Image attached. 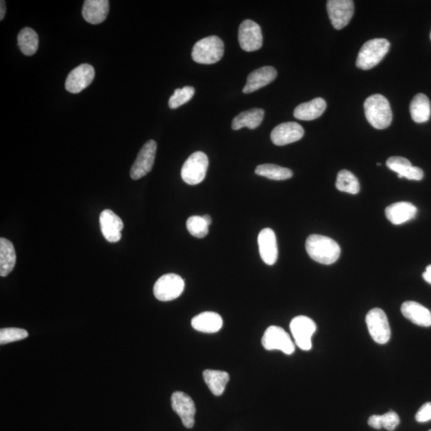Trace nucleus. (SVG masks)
<instances>
[{
	"label": "nucleus",
	"instance_id": "25",
	"mask_svg": "<svg viewBox=\"0 0 431 431\" xmlns=\"http://www.w3.org/2000/svg\"><path fill=\"white\" fill-rule=\"evenodd\" d=\"M264 117V110L259 108L244 111L232 120V129L238 130L247 127L254 130L260 127Z\"/></svg>",
	"mask_w": 431,
	"mask_h": 431
},
{
	"label": "nucleus",
	"instance_id": "35",
	"mask_svg": "<svg viewBox=\"0 0 431 431\" xmlns=\"http://www.w3.org/2000/svg\"><path fill=\"white\" fill-rule=\"evenodd\" d=\"M29 334L26 330L18 328H2L0 330V345H7V343L23 341L28 336Z\"/></svg>",
	"mask_w": 431,
	"mask_h": 431
},
{
	"label": "nucleus",
	"instance_id": "27",
	"mask_svg": "<svg viewBox=\"0 0 431 431\" xmlns=\"http://www.w3.org/2000/svg\"><path fill=\"white\" fill-rule=\"evenodd\" d=\"M411 118L416 123H425L430 119L431 106L428 96L416 95L410 105Z\"/></svg>",
	"mask_w": 431,
	"mask_h": 431
},
{
	"label": "nucleus",
	"instance_id": "12",
	"mask_svg": "<svg viewBox=\"0 0 431 431\" xmlns=\"http://www.w3.org/2000/svg\"><path fill=\"white\" fill-rule=\"evenodd\" d=\"M238 40L242 49L247 52L260 50L263 45V36L260 27L256 22L246 19L241 23Z\"/></svg>",
	"mask_w": 431,
	"mask_h": 431
},
{
	"label": "nucleus",
	"instance_id": "42",
	"mask_svg": "<svg viewBox=\"0 0 431 431\" xmlns=\"http://www.w3.org/2000/svg\"><path fill=\"white\" fill-rule=\"evenodd\" d=\"M429 431H431V430H430Z\"/></svg>",
	"mask_w": 431,
	"mask_h": 431
},
{
	"label": "nucleus",
	"instance_id": "36",
	"mask_svg": "<svg viewBox=\"0 0 431 431\" xmlns=\"http://www.w3.org/2000/svg\"><path fill=\"white\" fill-rule=\"evenodd\" d=\"M415 419L419 423H427L431 420V403L430 402L421 406L415 415Z\"/></svg>",
	"mask_w": 431,
	"mask_h": 431
},
{
	"label": "nucleus",
	"instance_id": "30",
	"mask_svg": "<svg viewBox=\"0 0 431 431\" xmlns=\"http://www.w3.org/2000/svg\"><path fill=\"white\" fill-rule=\"evenodd\" d=\"M256 174L267 177L271 180L284 181L293 177V173L290 169L282 167L274 164H260L255 169Z\"/></svg>",
	"mask_w": 431,
	"mask_h": 431
},
{
	"label": "nucleus",
	"instance_id": "3",
	"mask_svg": "<svg viewBox=\"0 0 431 431\" xmlns=\"http://www.w3.org/2000/svg\"><path fill=\"white\" fill-rule=\"evenodd\" d=\"M224 42L219 37L212 36L196 42L192 51L193 61L201 64H214L224 56Z\"/></svg>",
	"mask_w": 431,
	"mask_h": 431
},
{
	"label": "nucleus",
	"instance_id": "2",
	"mask_svg": "<svg viewBox=\"0 0 431 431\" xmlns=\"http://www.w3.org/2000/svg\"><path fill=\"white\" fill-rule=\"evenodd\" d=\"M365 116L373 127L384 130L390 127L392 122V111L384 95H373L365 103Z\"/></svg>",
	"mask_w": 431,
	"mask_h": 431
},
{
	"label": "nucleus",
	"instance_id": "40",
	"mask_svg": "<svg viewBox=\"0 0 431 431\" xmlns=\"http://www.w3.org/2000/svg\"><path fill=\"white\" fill-rule=\"evenodd\" d=\"M377 166L380 167V166H381V164H380V163H378V164H377Z\"/></svg>",
	"mask_w": 431,
	"mask_h": 431
},
{
	"label": "nucleus",
	"instance_id": "6",
	"mask_svg": "<svg viewBox=\"0 0 431 431\" xmlns=\"http://www.w3.org/2000/svg\"><path fill=\"white\" fill-rule=\"evenodd\" d=\"M185 282L177 274L169 273L162 275L153 287L154 297L160 301H171L176 299L184 292Z\"/></svg>",
	"mask_w": 431,
	"mask_h": 431
},
{
	"label": "nucleus",
	"instance_id": "31",
	"mask_svg": "<svg viewBox=\"0 0 431 431\" xmlns=\"http://www.w3.org/2000/svg\"><path fill=\"white\" fill-rule=\"evenodd\" d=\"M336 187L338 190L350 193V195H357L360 190V182L357 177L352 172L343 169L338 172Z\"/></svg>",
	"mask_w": 431,
	"mask_h": 431
},
{
	"label": "nucleus",
	"instance_id": "32",
	"mask_svg": "<svg viewBox=\"0 0 431 431\" xmlns=\"http://www.w3.org/2000/svg\"><path fill=\"white\" fill-rule=\"evenodd\" d=\"M400 423L399 415L394 411H389L382 415H374L368 419V425L371 428L380 430L384 428L386 430L392 431L398 427Z\"/></svg>",
	"mask_w": 431,
	"mask_h": 431
},
{
	"label": "nucleus",
	"instance_id": "33",
	"mask_svg": "<svg viewBox=\"0 0 431 431\" xmlns=\"http://www.w3.org/2000/svg\"><path fill=\"white\" fill-rule=\"evenodd\" d=\"M195 94V89L192 86H185L181 89H177L169 100V106L171 109H177L190 101Z\"/></svg>",
	"mask_w": 431,
	"mask_h": 431
},
{
	"label": "nucleus",
	"instance_id": "11",
	"mask_svg": "<svg viewBox=\"0 0 431 431\" xmlns=\"http://www.w3.org/2000/svg\"><path fill=\"white\" fill-rule=\"evenodd\" d=\"M157 148V143L153 140H149L143 145L130 171V177L134 180H138L152 171Z\"/></svg>",
	"mask_w": 431,
	"mask_h": 431
},
{
	"label": "nucleus",
	"instance_id": "41",
	"mask_svg": "<svg viewBox=\"0 0 431 431\" xmlns=\"http://www.w3.org/2000/svg\"><path fill=\"white\" fill-rule=\"evenodd\" d=\"M430 40H431V32H430Z\"/></svg>",
	"mask_w": 431,
	"mask_h": 431
},
{
	"label": "nucleus",
	"instance_id": "8",
	"mask_svg": "<svg viewBox=\"0 0 431 431\" xmlns=\"http://www.w3.org/2000/svg\"><path fill=\"white\" fill-rule=\"evenodd\" d=\"M366 323L373 341L385 345L391 338V328L386 315L380 308H373L366 316Z\"/></svg>",
	"mask_w": 431,
	"mask_h": 431
},
{
	"label": "nucleus",
	"instance_id": "23",
	"mask_svg": "<svg viewBox=\"0 0 431 431\" xmlns=\"http://www.w3.org/2000/svg\"><path fill=\"white\" fill-rule=\"evenodd\" d=\"M326 108L325 100L322 98L314 99L297 106L294 110V117L302 121L315 120L321 117Z\"/></svg>",
	"mask_w": 431,
	"mask_h": 431
},
{
	"label": "nucleus",
	"instance_id": "10",
	"mask_svg": "<svg viewBox=\"0 0 431 431\" xmlns=\"http://www.w3.org/2000/svg\"><path fill=\"white\" fill-rule=\"evenodd\" d=\"M327 11L334 28L341 30L350 23L354 14V2L352 0H329Z\"/></svg>",
	"mask_w": 431,
	"mask_h": 431
},
{
	"label": "nucleus",
	"instance_id": "5",
	"mask_svg": "<svg viewBox=\"0 0 431 431\" xmlns=\"http://www.w3.org/2000/svg\"><path fill=\"white\" fill-rule=\"evenodd\" d=\"M209 159L205 153L197 151L188 158L182 168V178L188 185H198L206 176Z\"/></svg>",
	"mask_w": 431,
	"mask_h": 431
},
{
	"label": "nucleus",
	"instance_id": "37",
	"mask_svg": "<svg viewBox=\"0 0 431 431\" xmlns=\"http://www.w3.org/2000/svg\"><path fill=\"white\" fill-rule=\"evenodd\" d=\"M423 278L430 284H431V264L428 266L423 274Z\"/></svg>",
	"mask_w": 431,
	"mask_h": 431
},
{
	"label": "nucleus",
	"instance_id": "28",
	"mask_svg": "<svg viewBox=\"0 0 431 431\" xmlns=\"http://www.w3.org/2000/svg\"><path fill=\"white\" fill-rule=\"evenodd\" d=\"M203 378L208 387L216 396H220L225 390L230 375L226 371L217 370H206L203 372Z\"/></svg>",
	"mask_w": 431,
	"mask_h": 431
},
{
	"label": "nucleus",
	"instance_id": "17",
	"mask_svg": "<svg viewBox=\"0 0 431 431\" xmlns=\"http://www.w3.org/2000/svg\"><path fill=\"white\" fill-rule=\"evenodd\" d=\"M259 251L261 258L268 265H273L278 258L277 236L269 227L261 230L258 236Z\"/></svg>",
	"mask_w": 431,
	"mask_h": 431
},
{
	"label": "nucleus",
	"instance_id": "22",
	"mask_svg": "<svg viewBox=\"0 0 431 431\" xmlns=\"http://www.w3.org/2000/svg\"><path fill=\"white\" fill-rule=\"evenodd\" d=\"M401 312L404 317L421 327L431 326V312L427 308L415 301H406L402 305Z\"/></svg>",
	"mask_w": 431,
	"mask_h": 431
},
{
	"label": "nucleus",
	"instance_id": "18",
	"mask_svg": "<svg viewBox=\"0 0 431 431\" xmlns=\"http://www.w3.org/2000/svg\"><path fill=\"white\" fill-rule=\"evenodd\" d=\"M278 76V71L273 66H263L250 73L247 77L243 93L250 94L273 82Z\"/></svg>",
	"mask_w": 431,
	"mask_h": 431
},
{
	"label": "nucleus",
	"instance_id": "9",
	"mask_svg": "<svg viewBox=\"0 0 431 431\" xmlns=\"http://www.w3.org/2000/svg\"><path fill=\"white\" fill-rule=\"evenodd\" d=\"M262 345L268 351H282L286 355H292L295 352V343L289 334L282 328L271 326L264 332Z\"/></svg>",
	"mask_w": 431,
	"mask_h": 431
},
{
	"label": "nucleus",
	"instance_id": "29",
	"mask_svg": "<svg viewBox=\"0 0 431 431\" xmlns=\"http://www.w3.org/2000/svg\"><path fill=\"white\" fill-rule=\"evenodd\" d=\"M18 46L23 55L27 56L35 55L38 48L37 33L30 27L22 29L18 35Z\"/></svg>",
	"mask_w": 431,
	"mask_h": 431
},
{
	"label": "nucleus",
	"instance_id": "16",
	"mask_svg": "<svg viewBox=\"0 0 431 431\" xmlns=\"http://www.w3.org/2000/svg\"><path fill=\"white\" fill-rule=\"evenodd\" d=\"M99 221L101 231L106 241L116 243L122 238L121 232L123 229V222L112 210H106L101 212Z\"/></svg>",
	"mask_w": 431,
	"mask_h": 431
},
{
	"label": "nucleus",
	"instance_id": "13",
	"mask_svg": "<svg viewBox=\"0 0 431 431\" xmlns=\"http://www.w3.org/2000/svg\"><path fill=\"white\" fill-rule=\"evenodd\" d=\"M172 408L181 418L186 428H192L195 423L196 406L190 396L182 391H176L171 397Z\"/></svg>",
	"mask_w": 431,
	"mask_h": 431
},
{
	"label": "nucleus",
	"instance_id": "4",
	"mask_svg": "<svg viewBox=\"0 0 431 431\" xmlns=\"http://www.w3.org/2000/svg\"><path fill=\"white\" fill-rule=\"evenodd\" d=\"M390 42L386 38H374L362 45L358 55L356 66L362 70H370L379 64L389 51Z\"/></svg>",
	"mask_w": 431,
	"mask_h": 431
},
{
	"label": "nucleus",
	"instance_id": "7",
	"mask_svg": "<svg viewBox=\"0 0 431 431\" xmlns=\"http://www.w3.org/2000/svg\"><path fill=\"white\" fill-rule=\"evenodd\" d=\"M295 345L303 351L312 349V338L317 331V324L312 319L305 316H299L293 319L290 323Z\"/></svg>",
	"mask_w": 431,
	"mask_h": 431
},
{
	"label": "nucleus",
	"instance_id": "38",
	"mask_svg": "<svg viewBox=\"0 0 431 431\" xmlns=\"http://www.w3.org/2000/svg\"><path fill=\"white\" fill-rule=\"evenodd\" d=\"M0 3H1V4H0V9H1V11H0V21H2L5 14H6V2L1 0Z\"/></svg>",
	"mask_w": 431,
	"mask_h": 431
},
{
	"label": "nucleus",
	"instance_id": "26",
	"mask_svg": "<svg viewBox=\"0 0 431 431\" xmlns=\"http://www.w3.org/2000/svg\"><path fill=\"white\" fill-rule=\"evenodd\" d=\"M16 254L12 241L0 239V275L7 277L16 266Z\"/></svg>",
	"mask_w": 431,
	"mask_h": 431
},
{
	"label": "nucleus",
	"instance_id": "19",
	"mask_svg": "<svg viewBox=\"0 0 431 431\" xmlns=\"http://www.w3.org/2000/svg\"><path fill=\"white\" fill-rule=\"evenodd\" d=\"M386 167L398 173L399 178L406 177L408 180L421 181L424 173L422 169L413 167L408 159L403 157H391L387 159Z\"/></svg>",
	"mask_w": 431,
	"mask_h": 431
},
{
	"label": "nucleus",
	"instance_id": "20",
	"mask_svg": "<svg viewBox=\"0 0 431 431\" xmlns=\"http://www.w3.org/2000/svg\"><path fill=\"white\" fill-rule=\"evenodd\" d=\"M417 211V208L411 203L401 201L386 207L385 214L392 224L399 225L414 219Z\"/></svg>",
	"mask_w": 431,
	"mask_h": 431
},
{
	"label": "nucleus",
	"instance_id": "21",
	"mask_svg": "<svg viewBox=\"0 0 431 431\" xmlns=\"http://www.w3.org/2000/svg\"><path fill=\"white\" fill-rule=\"evenodd\" d=\"M108 0H86L82 7V16L90 24H99L106 21L109 13Z\"/></svg>",
	"mask_w": 431,
	"mask_h": 431
},
{
	"label": "nucleus",
	"instance_id": "1",
	"mask_svg": "<svg viewBox=\"0 0 431 431\" xmlns=\"http://www.w3.org/2000/svg\"><path fill=\"white\" fill-rule=\"evenodd\" d=\"M305 247L310 258L319 264L330 265L340 258L341 247L330 237L312 234L308 237Z\"/></svg>",
	"mask_w": 431,
	"mask_h": 431
},
{
	"label": "nucleus",
	"instance_id": "24",
	"mask_svg": "<svg viewBox=\"0 0 431 431\" xmlns=\"http://www.w3.org/2000/svg\"><path fill=\"white\" fill-rule=\"evenodd\" d=\"M192 327L204 333H215L223 326V319L219 314L212 312H202L193 318Z\"/></svg>",
	"mask_w": 431,
	"mask_h": 431
},
{
	"label": "nucleus",
	"instance_id": "14",
	"mask_svg": "<svg viewBox=\"0 0 431 431\" xmlns=\"http://www.w3.org/2000/svg\"><path fill=\"white\" fill-rule=\"evenodd\" d=\"M94 67L90 64H82L71 71L66 77L65 87L72 94H79L88 87L95 79Z\"/></svg>",
	"mask_w": 431,
	"mask_h": 431
},
{
	"label": "nucleus",
	"instance_id": "15",
	"mask_svg": "<svg viewBox=\"0 0 431 431\" xmlns=\"http://www.w3.org/2000/svg\"><path fill=\"white\" fill-rule=\"evenodd\" d=\"M304 135V130L297 123H284L278 125L271 133V140L275 145L282 147L299 141Z\"/></svg>",
	"mask_w": 431,
	"mask_h": 431
},
{
	"label": "nucleus",
	"instance_id": "39",
	"mask_svg": "<svg viewBox=\"0 0 431 431\" xmlns=\"http://www.w3.org/2000/svg\"><path fill=\"white\" fill-rule=\"evenodd\" d=\"M202 217H203V219H204L205 221L206 222V224L210 226L211 225V223H212V218L210 217V215H204Z\"/></svg>",
	"mask_w": 431,
	"mask_h": 431
},
{
	"label": "nucleus",
	"instance_id": "34",
	"mask_svg": "<svg viewBox=\"0 0 431 431\" xmlns=\"http://www.w3.org/2000/svg\"><path fill=\"white\" fill-rule=\"evenodd\" d=\"M186 227L190 234L197 238H204L209 234V225L202 217L193 216L188 218Z\"/></svg>",
	"mask_w": 431,
	"mask_h": 431
}]
</instances>
